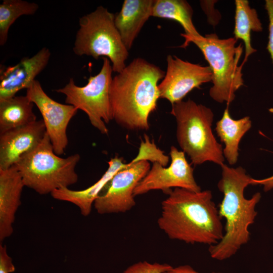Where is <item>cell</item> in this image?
Here are the masks:
<instances>
[{"label": "cell", "mask_w": 273, "mask_h": 273, "mask_svg": "<svg viewBox=\"0 0 273 273\" xmlns=\"http://www.w3.org/2000/svg\"><path fill=\"white\" fill-rule=\"evenodd\" d=\"M168 194L162 202L157 224L170 239L211 246L222 239L221 218L211 191L174 188Z\"/></svg>", "instance_id": "6da1fadb"}, {"label": "cell", "mask_w": 273, "mask_h": 273, "mask_svg": "<svg viewBox=\"0 0 273 273\" xmlns=\"http://www.w3.org/2000/svg\"><path fill=\"white\" fill-rule=\"evenodd\" d=\"M165 74L155 64L134 59L113 77L110 90L113 119L128 130L149 129V116L160 98L158 82Z\"/></svg>", "instance_id": "7a4b0ae2"}, {"label": "cell", "mask_w": 273, "mask_h": 273, "mask_svg": "<svg viewBox=\"0 0 273 273\" xmlns=\"http://www.w3.org/2000/svg\"><path fill=\"white\" fill-rule=\"evenodd\" d=\"M221 177L217 184L223 198L219 204L220 217L225 220L224 233L216 244L209 246L208 252L214 259L222 261L234 256L250 240L249 227L257 215L256 206L261 198L257 192L246 199L244 190L251 185L252 177L241 167H230L223 164Z\"/></svg>", "instance_id": "3957f363"}, {"label": "cell", "mask_w": 273, "mask_h": 273, "mask_svg": "<svg viewBox=\"0 0 273 273\" xmlns=\"http://www.w3.org/2000/svg\"><path fill=\"white\" fill-rule=\"evenodd\" d=\"M170 114L176 120L178 144L194 165L223 164L222 147L212 130L214 114L210 108L189 99L172 104Z\"/></svg>", "instance_id": "277c9868"}, {"label": "cell", "mask_w": 273, "mask_h": 273, "mask_svg": "<svg viewBox=\"0 0 273 273\" xmlns=\"http://www.w3.org/2000/svg\"><path fill=\"white\" fill-rule=\"evenodd\" d=\"M185 39L179 47L186 48L190 42L201 51L209 64L212 72V86L209 95L219 103L229 105L235 98V93L244 84L243 66H239L243 47L236 46L237 39L234 37L220 39L214 33L204 36H192L181 33Z\"/></svg>", "instance_id": "5b68a950"}, {"label": "cell", "mask_w": 273, "mask_h": 273, "mask_svg": "<svg viewBox=\"0 0 273 273\" xmlns=\"http://www.w3.org/2000/svg\"><path fill=\"white\" fill-rule=\"evenodd\" d=\"M80 159L78 154L67 158L59 157L46 132L39 145L22 155L15 165L25 187L40 195H46L69 188L78 181L75 167Z\"/></svg>", "instance_id": "8992f818"}, {"label": "cell", "mask_w": 273, "mask_h": 273, "mask_svg": "<svg viewBox=\"0 0 273 273\" xmlns=\"http://www.w3.org/2000/svg\"><path fill=\"white\" fill-rule=\"evenodd\" d=\"M115 15L102 6L79 19V28L73 48L75 55L97 60L104 56L117 73L126 67L128 50L115 25Z\"/></svg>", "instance_id": "52a82bcc"}, {"label": "cell", "mask_w": 273, "mask_h": 273, "mask_svg": "<svg viewBox=\"0 0 273 273\" xmlns=\"http://www.w3.org/2000/svg\"><path fill=\"white\" fill-rule=\"evenodd\" d=\"M100 72L90 76L86 85H77L72 78L63 87L55 92L65 96V103L83 111L91 124L101 133L108 134L106 124L113 119L110 90L113 79L112 65L109 59L103 58Z\"/></svg>", "instance_id": "ba28073f"}, {"label": "cell", "mask_w": 273, "mask_h": 273, "mask_svg": "<svg viewBox=\"0 0 273 273\" xmlns=\"http://www.w3.org/2000/svg\"><path fill=\"white\" fill-rule=\"evenodd\" d=\"M148 161L142 160L138 155L127 167L117 172L94 203L100 214L124 213L135 205L134 191L150 169Z\"/></svg>", "instance_id": "9c48e42d"}, {"label": "cell", "mask_w": 273, "mask_h": 273, "mask_svg": "<svg viewBox=\"0 0 273 273\" xmlns=\"http://www.w3.org/2000/svg\"><path fill=\"white\" fill-rule=\"evenodd\" d=\"M170 156L171 163L168 167L158 162L153 163L147 175L134 189V197L153 190H162L168 194L172 188L201 191L194 178V169L188 162L185 153L171 146Z\"/></svg>", "instance_id": "30bf717a"}, {"label": "cell", "mask_w": 273, "mask_h": 273, "mask_svg": "<svg viewBox=\"0 0 273 273\" xmlns=\"http://www.w3.org/2000/svg\"><path fill=\"white\" fill-rule=\"evenodd\" d=\"M26 95L39 110L55 153L58 155H63L68 144L67 127L78 109L51 98L37 80L26 89Z\"/></svg>", "instance_id": "8fae6325"}, {"label": "cell", "mask_w": 273, "mask_h": 273, "mask_svg": "<svg viewBox=\"0 0 273 273\" xmlns=\"http://www.w3.org/2000/svg\"><path fill=\"white\" fill-rule=\"evenodd\" d=\"M164 78L158 84L160 98L171 105L183 101L186 95L204 83L212 81V72L209 66H203L168 55Z\"/></svg>", "instance_id": "7c38bea8"}, {"label": "cell", "mask_w": 273, "mask_h": 273, "mask_svg": "<svg viewBox=\"0 0 273 273\" xmlns=\"http://www.w3.org/2000/svg\"><path fill=\"white\" fill-rule=\"evenodd\" d=\"M51 55L50 50L44 47L33 56L22 58L14 66L1 67L0 100L13 98L20 90L27 89L46 67Z\"/></svg>", "instance_id": "4fadbf2b"}, {"label": "cell", "mask_w": 273, "mask_h": 273, "mask_svg": "<svg viewBox=\"0 0 273 273\" xmlns=\"http://www.w3.org/2000/svg\"><path fill=\"white\" fill-rule=\"evenodd\" d=\"M46 134L42 119L0 134V170L15 165L26 153L36 148Z\"/></svg>", "instance_id": "5bb4252c"}, {"label": "cell", "mask_w": 273, "mask_h": 273, "mask_svg": "<svg viewBox=\"0 0 273 273\" xmlns=\"http://www.w3.org/2000/svg\"><path fill=\"white\" fill-rule=\"evenodd\" d=\"M25 187L15 165L0 170V242L13 232L16 213L21 204V196Z\"/></svg>", "instance_id": "9a60e30c"}, {"label": "cell", "mask_w": 273, "mask_h": 273, "mask_svg": "<svg viewBox=\"0 0 273 273\" xmlns=\"http://www.w3.org/2000/svg\"><path fill=\"white\" fill-rule=\"evenodd\" d=\"M108 168L102 177L94 185L82 190H72L69 188L56 190L51 194L55 199L70 202L77 206L81 214L85 216L91 212L93 205L101 192L108 185L114 175L119 170L130 164L124 163L123 158L118 156L108 162Z\"/></svg>", "instance_id": "2e32d148"}, {"label": "cell", "mask_w": 273, "mask_h": 273, "mask_svg": "<svg viewBox=\"0 0 273 273\" xmlns=\"http://www.w3.org/2000/svg\"><path fill=\"white\" fill-rule=\"evenodd\" d=\"M154 0H125L115 15V25L129 51L146 22L152 17Z\"/></svg>", "instance_id": "e0dca14e"}, {"label": "cell", "mask_w": 273, "mask_h": 273, "mask_svg": "<svg viewBox=\"0 0 273 273\" xmlns=\"http://www.w3.org/2000/svg\"><path fill=\"white\" fill-rule=\"evenodd\" d=\"M251 126L252 122L249 116L237 120L233 119L229 113V105H227L221 118L216 123L215 131L224 144L223 156L229 164L237 163L240 142Z\"/></svg>", "instance_id": "ac0fdd59"}, {"label": "cell", "mask_w": 273, "mask_h": 273, "mask_svg": "<svg viewBox=\"0 0 273 273\" xmlns=\"http://www.w3.org/2000/svg\"><path fill=\"white\" fill-rule=\"evenodd\" d=\"M33 105L26 95L0 100V134L36 121Z\"/></svg>", "instance_id": "d6986e66"}, {"label": "cell", "mask_w": 273, "mask_h": 273, "mask_svg": "<svg viewBox=\"0 0 273 273\" xmlns=\"http://www.w3.org/2000/svg\"><path fill=\"white\" fill-rule=\"evenodd\" d=\"M235 3L236 10L234 33L235 38L237 40H242L245 45V58L241 64L243 65L248 57L256 51L251 45V31H262V27L256 11L251 8L247 0H236Z\"/></svg>", "instance_id": "ffe728a7"}, {"label": "cell", "mask_w": 273, "mask_h": 273, "mask_svg": "<svg viewBox=\"0 0 273 273\" xmlns=\"http://www.w3.org/2000/svg\"><path fill=\"white\" fill-rule=\"evenodd\" d=\"M193 15L192 7L185 0H154L152 16L176 21L183 27L185 34L199 36L201 34L193 22Z\"/></svg>", "instance_id": "44dd1931"}, {"label": "cell", "mask_w": 273, "mask_h": 273, "mask_svg": "<svg viewBox=\"0 0 273 273\" xmlns=\"http://www.w3.org/2000/svg\"><path fill=\"white\" fill-rule=\"evenodd\" d=\"M38 5L23 0H4L0 5V45L7 41L11 26L20 16L34 15Z\"/></svg>", "instance_id": "7402d4cb"}, {"label": "cell", "mask_w": 273, "mask_h": 273, "mask_svg": "<svg viewBox=\"0 0 273 273\" xmlns=\"http://www.w3.org/2000/svg\"><path fill=\"white\" fill-rule=\"evenodd\" d=\"M172 266L167 263L139 261L127 267L123 273H164Z\"/></svg>", "instance_id": "603a6c76"}, {"label": "cell", "mask_w": 273, "mask_h": 273, "mask_svg": "<svg viewBox=\"0 0 273 273\" xmlns=\"http://www.w3.org/2000/svg\"><path fill=\"white\" fill-rule=\"evenodd\" d=\"M15 270V267L8 254L6 246L0 243V273H12Z\"/></svg>", "instance_id": "cb8c5ba5"}, {"label": "cell", "mask_w": 273, "mask_h": 273, "mask_svg": "<svg viewBox=\"0 0 273 273\" xmlns=\"http://www.w3.org/2000/svg\"><path fill=\"white\" fill-rule=\"evenodd\" d=\"M265 8L269 18V35L266 49L270 55L273 63V0H266Z\"/></svg>", "instance_id": "d4e9b609"}, {"label": "cell", "mask_w": 273, "mask_h": 273, "mask_svg": "<svg viewBox=\"0 0 273 273\" xmlns=\"http://www.w3.org/2000/svg\"><path fill=\"white\" fill-rule=\"evenodd\" d=\"M269 111L273 112V109ZM251 185H262L264 192H267L273 189V175L262 179H256L252 178Z\"/></svg>", "instance_id": "484cf974"}, {"label": "cell", "mask_w": 273, "mask_h": 273, "mask_svg": "<svg viewBox=\"0 0 273 273\" xmlns=\"http://www.w3.org/2000/svg\"><path fill=\"white\" fill-rule=\"evenodd\" d=\"M164 273H199L190 265H182L176 267H172ZM212 273H222L220 272Z\"/></svg>", "instance_id": "4316f807"}]
</instances>
